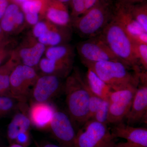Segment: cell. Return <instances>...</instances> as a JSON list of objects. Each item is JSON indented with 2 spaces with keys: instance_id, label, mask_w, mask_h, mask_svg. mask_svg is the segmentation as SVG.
Wrapping results in <instances>:
<instances>
[{
  "instance_id": "1",
  "label": "cell",
  "mask_w": 147,
  "mask_h": 147,
  "mask_svg": "<svg viewBox=\"0 0 147 147\" xmlns=\"http://www.w3.org/2000/svg\"><path fill=\"white\" fill-rule=\"evenodd\" d=\"M64 88L69 118L72 122L85 123L88 120L90 94L85 79L77 68L67 77Z\"/></svg>"
},
{
  "instance_id": "2",
  "label": "cell",
  "mask_w": 147,
  "mask_h": 147,
  "mask_svg": "<svg viewBox=\"0 0 147 147\" xmlns=\"http://www.w3.org/2000/svg\"><path fill=\"white\" fill-rule=\"evenodd\" d=\"M99 35L122 62L131 67L136 74L141 72L139 62L134 54V42L113 17Z\"/></svg>"
},
{
  "instance_id": "3",
  "label": "cell",
  "mask_w": 147,
  "mask_h": 147,
  "mask_svg": "<svg viewBox=\"0 0 147 147\" xmlns=\"http://www.w3.org/2000/svg\"><path fill=\"white\" fill-rule=\"evenodd\" d=\"M113 11L111 4L100 1L81 16L71 19V26L82 37L97 36L113 19Z\"/></svg>"
},
{
  "instance_id": "4",
  "label": "cell",
  "mask_w": 147,
  "mask_h": 147,
  "mask_svg": "<svg viewBox=\"0 0 147 147\" xmlns=\"http://www.w3.org/2000/svg\"><path fill=\"white\" fill-rule=\"evenodd\" d=\"M84 65L94 71L112 90L139 85V74H131L128 71V67L121 61H105Z\"/></svg>"
},
{
  "instance_id": "5",
  "label": "cell",
  "mask_w": 147,
  "mask_h": 147,
  "mask_svg": "<svg viewBox=\"0 0 147 147\" xmlns=\"http://www.w3.org/2000/svg\"><path fill=\"white\" fill-rule=\"evenodd\" d=\"M76 133L74 147H114L116 138L105 124L89 120Z\"/></svg>"
},
{
  "instance_id": "6",
  "label": "cell",
  "mask_w": 147,
  "mask_h": 147,
  "mask_svg": "<svg viewBox=\"0 0 147 147\" xmlns=\"http://www.w3.org/2000/svg\"><path fill=\"white\" fill-rule=\"evenodd\" d=\"M39 75L34 68L18 64L10 76V92L11 97L21 103H26Z\"/></svg>"
},
{
  "instance_id": "7",
  "label": "cell",
  "mask_w": 147,
  "mask_h": 147,
  "mask_svg": "<svg viewBox=\"0 0 147 147\" xmlns=\"http://www.w3.org/2000/svg\"><path fill=\"white\" fill-rule=\"evenodd\" d=\"M137 86H131L112 90L108 98V123H118L125 118L131 108Z\"/></svg>"
},
{
  "instance_id": "8",
  "label": "cell",
  "mask_w": 147,
  "mask_h": 147,
  "mask_svg": "<svg viewBox=\"0 0 147 147\" xmlns=\"http://www.w3.org/2000/svg\"><path fill=\"white\" fill-rule=\"evenodd\" d=\"M76 50L84 64L105 61H121L99 35L79 42Z\"/></svg>"
},
{
  "instance_id": "9",
  "label": "cell",
  "mask_w": 147,
  "mask_h": 147,
  "mask_svg": "<svg viewBox=\"0 0 147 147\" xmlns=\"http://www.w3.org/2000/svg\"><path fill=\"white\" fill-rule=\"evenodd\" d=\"M46 48L30 35L17 48L12 50L11 56L19 64L34 68L38 66Z\"/></svg>"
},
{
  "instance_id": "10",
  "label": "cell",
  "mask_w": 147,
  "mask_h": 147,
  "mask_svg": "<svg viewBox=\"0 0 147 147\" xmlns=\"http://www.w3.org/2000/svg\"><path fill=\"white\" fill-rule=\"evenodd\" d=\"M69 117L61 111H56L49 129L55 139L62 147H74L76 134Z\"/></svg>"
},
{
  "instance_id": "11",
  "label": "cell",
  "mask_w": 147,
  "mask_h": 147,
  "mask_svg": "<svg viewBox=\"0 0 147 147\" xmlns=\"http://www.w3.org/2000/svg\"><path fill=\"white\" fill-rule=\"evenodd\" d=\"M115 138H123L126 142L117 143L114 147H147V129L134 127L119 123L111 131Z\"/></svg>"
},
{
  "instance_id": "12",
  "label": "cell",
  "mask_w": 147,
  "mask_h": 147,
  "mask_svg": "<svg viewBox=\"0 0 147 147\" xmlns=\"http://www.w3.org/2000/svg\"><path fill=\"white\" fill-rule=\"evenodd\" d=\"M147 72H142L139 76L141 85L137 86L131 108L127 115V124L132 125L145 119L147 112Z\"/></svg>"
},
{
  "instance_id": "13",
  "label": "cell",
  "mask_w": 147,
  "mask_h": 147,
  "mask_svg": "<svg viewBox=\"0 0 147 147\" xmlns=\"http://www.w3.org/2000/svg\"><path fill=\"white\" fill-rule=\"evenodd\" d=\"M61 79L55 75L39 76L32 90L34 101L47 102L56 96L61 88Z\"/></svg>"
},
{
  "instance_id": "14",
  "label": "cell",
  "mask_w": 147,
  "mask_h": 147,
  "mask_svg": "<svg viewBox=\"0 0 147 147\" xmlns=\"http://www.w3.org/2000/svg\"><path fill=\"white\" fill-rule=\"evenodd\" d=\"M129 5L130 3L118 0L114 8L113 18L118 22L133 40L139 34L146 32L132 16Z\"/></svg>"
},
{
  "instance_id": "15",
  "label": "cell",
  "mask_w": 147,
  "mask_h": 147,
  "mask_svg": "<svg viewBox=\"0 0 147 147\" xmlns=\"http://www.w3.org/2000/svg\"><path fill=\"white\" fill-rule=\"evenodd\" d=\"M54 105L48 102L33 101L28 110V115L31 124L39 129L49 128L56 112Z\"/></svg>"
},
{
  "instance_id": "16",
  "label": "cell",
  "mask_w": 147,
  "mask_h": 147,
  "mask_svg": "<svg viewBox=\"0 0 147 147\" xmlns=\"http://www.w3.org/2000/svg\"><path fill=\"white\" fill-rule=\"evenodd\" d=\"M25 23L24 13L20 6L11 2L0 20V26L4 32L14 33L23 28Z\"/></svg>"
},
{
  "instance_id": "17",
  "label": "cell",
  "mask_w": 147,
  "mask_h": 147,
  "mask_svg": "<svg viewBox=\"0 0 147 147\" xmlns=\"http://www.w3.org/2000/svg\"><path fill=\"white\" fill-rule=\"evenodd\" d=\"M44 19L59 26H71V16L66 5L58 0H47Z\"/></svg>"
},
{
  "instance_id": "18",
  "label": "cell",
  "mask_w": 147,
  "mask_h": 147,
  "mask_svg": "<svg viewBox=\"0 0 147 147\" xmlns=\"http://www.w3.org/2000/svg\"><path fill=\"white\" fill-rule=\"evenodd\" d=\"M70 27H64L53 24L44 34L36 39L45 47L67 44L71 38Z\"/></svg>"
},
{
  "instance_id": "19",
  "label": "cell",
  "mask_w": 147,
  "mask_h": 147,
  "mask_svg": "<svg viewBox=\"0 0 147 147\" xmlns=\"http://www.w3.org/2000/svg\"><path fill=\"white\" fill-rule=\"evenodd\" d=\"M16 113L7 127V138L10 144L15 143L16 138L21 134L30 133L31 123L25 109Z\"/></svg>"
},
{
  "instance_id": "20",
  "label": "cell",
  "mask_w": 147,
  "mask_h": 147,
  "mask_svg": "<svg viewBox=\"0 0 147 147\" xmlns=\"http://www.w3.org/2000/svg\"><path fill=\"white\" fill-rule=\"evenodd\" d=\"M38 66L44 74L55 75L61 78L69 76L73 69V65L53 60L46 57L41 58Z\"/></svg>"
},
{
  "instance_id": "21",
  "label": "cell",
  "mask_w": 147,
  "mask_h": 147,
  "mask_svg": "<svg viewBox=\"0 0 147 147\" xmlns=\"http://www.w3.org/2000/svg\"><path fill=\"white\" fill-rule=\"evenodd\" d=\"M85 79L88 88L94 94L103 100H108L112 90L94 71L88 68Z\"/></svg>"
},
{
  "instance_id": "22",
  "label": "cell",
  "mask_w": 147,
  "mask_h": 147,
  "mask_svg": "<svg viewBox=\"0 0 147 147\" xmlns=\"http://www.w3.org/2000/svg\"><path fill=\"white\" fill-rule=\"evenodd\" d=\"M44 55L47 59L72 65L75 55L73 47L67 43L46 47Z\"/></svg>"
},
{
  "instance_id": "23",
  "label": "cell",
  "mask_w": 147,
  "mask_h": 147,
  "mask_svg": "<svg viewBox=\"0 0 147 147\" xmlns=\"http://www.w3.org/2000/svg\"><path fill=\"white\" fill-rule=\"evenodd\" d=\"M18 64H20L11 56L7 61L0 66V96L11 97L10 92L11 74Z\"/></svg>"
},
{
  "instance_id": "24",
  "label": "cell",
  "mask_w": 147,
  "mask_h": 147,
  "mask_svg": "<svg viewBox=\"0 0 147 147\" xmlns=\"http://www.w3.org/2000/svg\"><path fill=\"white\" fill-rule=\"evenodd\" d=\"M130 11L136 21L147 32V3L146 1L130 4Z\"/></svg>"
},
{
  "instance_id": "25",
  "label": "cell",
  "mask_w": 147,
  "mask_h": 147,
  "mask_svg": "<svg viewBox=\"0 0 147 147\" xmlns=\"http://www.w3.org/2000/svg\"><path fill=\"white\" fill-rule=\"evenodd\" d=\"M47 3V0H29L23 3L20 7L24 13H36L44 19Z\"/></svg>"
},
{
  "instance_id": "26",
  "label": "cell",
  "mask_w": 147,
  "mask_h": 147,
  "mask_svg": "<svg viewBox=\"0 0 147 147\" xmlns=\"http://www.w3.org/2000/svg\"><path fill=\"white\" fill-rule=\"evenodd\" d=\"M15 100L9 96H0V118L7 115L14 110L16 107Z\"/></svg>"
},
{
  "instance_id": "27",
  "label": "cell",
  "mask_w": 147,
  "mask_h": 147,
  "mask_svg": "<svg viewBox=\"0 0 147 147\" xmlns=\"http://www.w3.org/2000/svg\"><path fill=\"white\" fill-rule=\"evenodd\" d=\"M134 52L139 64L147 69V45L134 43Z\"/></svg>"
},
{
  "instance_id": "28",
  "label": "cell",
  "mask_w": 147,
  "mask_h": 147,
  "mask_svg": "<svg viewBox=\"0 0 147 147\" xmlns=\"http://www.w3.org/2000/svg\"><path fill=\"white\" fill-rule=\"evenodd\" d=\"M108 112H109L108 100H103L100 106L98 108L92 119L100 123L107 124L108 123Z\"/></svg>"
},
{
  "instance_id": "29",
  "label": "cell",
  "mask_w": 147,
  "mask_h": 147,
  "mask_svg": "<svg viewBox=\"0 0 147 147\" xmlns=\"http://www.w3.org/2000/svg\"><path fill=\"white\" fill-rule=\"evenodd\" d=\"M71 19L81 16L86 12L84 0H71Z\"/></svg>"
},
{
  "instance_id": "30",
  "label": "cell",
  "mask_w": 147,
  "mask_h": 147,
  "mask_svg": "<svg viewBox=\"0 0 147 147\" xmlns=\"http://www.w3.org/2000/svg\"><path fill=\"white\" fill-rule=\"evenodd\" d=\"M12 50L4 47H0V66L6 59L10 58Z\"/></svg>"
},
{
  "instance_id": "31",
  "label": "cell",
  "mask_w": 147,
  "mask_h": 147,
  "mask_svg": "<svg viewBox=\"0 0 147 147\" xmlns=\"http://www.w3.org/2000/svg\"><path fill=\"white\" fill-rule=\"evenodd\" d=\"M132 41L134 43L147 45V32H144L139 34L134 38Z\"/></svg>"
},
{
  "instance_id": "32",
  "label": "cell",
  "mask_w": 147,
  "mask_h": 147,
  "mask_svg": "<svg viewBox=\"0 0 147 147\" xmlns=\"http://www.w3.org/2000/svg\"><path fill=\"white\" fill-rule=\"evenodd\" d=\"M10 3V0H0V20L2 18Z\"/></svg>"
},
{
  "instance_id": "33",
  "label": "cell",
  "mask_w": 147,
  "mask_h": 147,
  "mask_svg": "<svg viewBox=\"0 0 147 147\" xmlns=\"http://www.w3.org/2000/svg\"><path fill=\"white\" fill-rule=\"evenodd\" d=\"M86 11L94 7L100 1V0H84Z\"/></svg>"
},
{
  "instance_id": "34",
  "label": "cell",
  "mask_w": 147,
  "mask_h": 147,
  "mask_svg": "<svg viewBox=\"0 0 147 147\" xmlns=\"http://www.w3.org/2000/svg\"><path fill=\"white\" fill-rule=\"evenodd\" d=\"M121 1L130 4H136L146 1V0H121Z\"/></svg>"
},
{
  "instance_id": "35",
  "label": "cell",
  "mask_w": 147,
  "mask_h": 147,
  "mask_svg": "<svg viewBox=\"0 0 147 147\" xmlns=\"http://www.w3.org/2000/svg\"><path fill=\"white\" fill-rule=\"evenodd\" d=\"M11 2L14 3L20 6L23 3L29 0H10Z\"/></svg>"
},
{
  "instance_id": "36",
  "label": "cell",
  "mask_w": 147,
  "mask_h": 147,
  "mask_svg": "<svg viewBox=\"0 0 147 147\" xmlns=\"http://www.w3.org/2000/svg\"><path fill=\"white\" fill-rule=\"evenodd\" d=\"M3 31L2 29L1 28L0 26V44H1V42L3 41L4 40V35Z\"/></svg>"
},
{
  "instance_id": "37",
  "label": "cell",
  "mask_w": 147,
  "mask_h": 147,
  "mask_svg": "<svg viewBox=\"0 0 147 147\" xmlns=\"http://www.w3.org/2000/svg\"><path fill=\"white\" fill-rule=\"evenodd\" d=\"M42 147H62L60 146L54 144H48L44 145Z\"/></svg>"
},
{
  "instance_id": "38",
  "label": "cell",
  "mask_w": 147,
  "mask_h": 147,
  "mask_svg": "<svg viewBox=\"0 0 147 147\" xmlns=\"http://www.w3.org/2000/svg\"><path fill=\"white\" fill-rule=\"evenodd\" d=\"M58 1H59L63 3L66 5L67 3H70L71 0H58Z\"/></svg>"
},
{
  "instance_id": "39",
  "label": "cell",
  "mask_w": 147,
  "mask_h": 147,
  "mask_svg": "<svg viewBox=\"0 0 147 147\" xmlns=\"http://www.w3.org/2000/svg\"><path fill=\"white\" fill-rule=\"evenodd\" d=\"M100 1H101L104 2L112 4V0H100Z\"/></svg>"
},
{
  "instance_id": "40",
  "label": "cell",
  "mask_w": 147,
  "mask_h": 147,
  "mask_svg": "<svg viewBox=\"0 0 147 147\" xmlns=\"http://www.w3.org/2000/svg\"></svg>"
}]
</instances>
